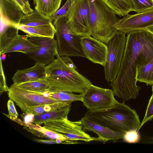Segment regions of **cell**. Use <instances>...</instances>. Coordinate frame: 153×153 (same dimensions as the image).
Here are the masks:
<instances>
[{
    "mask_svg": "<svg viewBox=\"0 0 153 153\" xmlns=\"http://www.w3.org/2000/svg\"><path fill=\"white\" fill-rule=\"evenodd\" d=\"M153 58V34L146 30L127 33L119 72L110 84L114 95L124 101L136 98L141 89L136 84L137 68L145 65Z\"/></svg>",
    "mask_w": 153,
    "mask_h": 153,
    "instance_id": "obj_1",
    "label": "cell"
},
{
    "mask_svg": "<svg viewBox=\"0 0 153 153\" xmlns=\"http://www.w3.org/2000/svg\"><path fill=\"white\" fill-rule=\"evenodd\" d=\"M45 78L50 86L48 90L51 91H63L83 94L92 84L60 56L46 65Z\"/></svg>",
    "mask_w": 153,
    "mask_h": 153,
    "instance_id": "obj_2",
    "label": "cell"
},
{
    "mask_svg": "<svg viewBox=\"0 0 153 153\" xmlns=\"http://www.w3.org/2000/svg\"><path fill=\"white\" fill-rule=\"evenodd\" d=\"M84 117L113 131L123 133L132 130L138 131L141 123L134 110L124 102L118 101L110 108L88 110Z\"/></svg>",
    "mask_w": 153,
    "mask_h": 153,
    "instance_id": "obj_3",
    "label": "cell"
},
{
    "mask_svg": "<svg viewBox=\"0 0 153 153\" xmlns=\"http://www.w3.org/2000/svg\"><path fill=\"white\" fill-rule=\"evenodd\" d=\"M88 1L91 36L105 43L118 31L115 25L120 19L102 0Z\"/></svg>",
    "mask_w": 153,
    "mask_h": 153,
    "instance_id": "obj_4",
    "label": "cell"
},
{
    "mask_svg": "<svg viewBox=\"0 0 153 153\" xmlns=\"http://www.w3.org/2000/svg\"><path fill=\"white\" fill-rule=\"evenodd\" d=\"M56 32L58 56H80L86 58L81 44L82 37L71 29L66 16L53 22Z\"/></svg>",
    "mask_w": 153,
    "mask_h": 153,
    "instance_id": "obj_5",
    "label": "cell"
},
{
    "mask_svg": "<svg viewBox=\"0 0 153 153\" xmlns=\"http://www.w3.org/2000/svg\"><path fill=\"white\" fill-rule=\"evenodd\" d=\"M126 34L117 31L105 43L107 47V53L103 66L105 78L108 82H111L114 80L119 72L126 46Z\"/></svg>",
    "mask_w": 153,
    "mask_h": 153,
    "instance_id": "obj_6",
    "label": "cell"
},
{
    "mask_svg": "<svg viewBox=\"0 0 153 153\" xmlns=\"http://www.w3.org/2000/svg\"><path fill=\"white\" fill-rule=\"evenodd\" d=\"M44 124V127L67 138L70 144L77 143L78 141L88 142L93 140L101 141L102 140L99 137H92L86 133L82 129L81 120L72 121L67 118L50 121Z\"/></svg>",
    "mask_w": 153,
    "mask_h": 153,
    "instance_id": "obj_7",
    "label": "cell"
},
{
    "mask_svg": "<svg viewBox=\"0 0 153 153\" xmlns=\"http://www.w3.org/2000/svg\"><path fill=\"white\" fill-rule=\"evenodd\" d=\"M66 17L75 33L82 37L91 36L88 0H78L73 3Z\"/></svg>",
    "mask_w": 153,
    "mask_h": 153,
    "instance_id": "obj_8",
    "label": "cell"
},
{
    "mask_svg": "<svg viewBox=\"0 0 153 153\" xmlns=\"http://www.w3.org/2000/svg\"><path fill=\"white\" fill-rule=\"evenodd\" d=\"M83 105L89 111H96L113 107L117 102L113 90L92 85L82 94Z\"/></svg>",
    "mask_w": 153,
    "mask_h": 153,
    "instance_id": "obj_9",
    "label": "cell"
},
{
    "mask_svg": "<svg viewBox=\"0 0 153 153\" xmlns=\"http://www.w3.org/2000/svg\"><path fill=\"white\" fill-rule=\"evenodd\" d=\"M8 95L10 99L25 113L28 107L60 102L45 97L42 93L23 89L13 84L9 88Z\"/></svg>",
    "mask_w": 153,
    "mask_h": 153,
    "instance_id": "obj_10",
    "label": "cell"
},
{
    "mask_svg": "<svg viewBox=\"0 0 153 153\" xmlns=\"http://www.w3.org/2000/svg\"><path fill=\"white\" fill-rule=\"evenodd\" d=\"M27 35L30 41L39 47L37 50L27 54L30 58L46 65L54 60L55 56H58L57 43L54 38Z\"/></svg>",
    "mask_w": 153,
    "mask_h": 153,
    "instance_id": "obj_11",
    "label": "cell"
},
{
    "mask_svg": "<svg viewBox=\"0 0 153 153\" xmlns=\"http://www.w3.org/2000/svg\"><path fill=\"white\" fill-rule=\"evenodd\" d=\"M153 25V9L132 15L128 14L120 19L115 25L118 31L128 33L145 30Z\"/></svg>",
    "mask_w": 153,
    "mask_h": 153,
    "instance_id": "obj_12",
    "label": "cell"
},
{
    "mask_svg": "<svg viewBox=\"0 0 153 153\" xmlns=\"http://www.w3.org/2000/svg\"><path fill=\"white\" fill-rule=\"evenodd\" d=\"M81 44L86 58L94 63L104 66L107 53L105 43L88 36L82 37Z\"/></svg>",
    "mask_w": 153,
    "mask_h": 153,
    "instance_id": "obj_13",
    "label": "cell"
},
{
    "mask_svg": "<svg viewBox=\"0 0 153 153\" xmlns=\"http://www.w3.org/2000/svg\"><path fill=\"white\" fill-rule=\"evenodd\" d=\"M82 129L85 131H92L98 135L104 142L117 141L123 138L124 134L113 131L84 117L81 119Z\"/></svg>",
    "mask_w": 153,
    "mask_h": 153,
    "instance_id": "obj_14",
    "label": "cell"
},
{
    "mask_svg": "<svg viewBox=\"0 0 153 153\" xmlns=\"http://www.w3.org/2000/svg\"><path fill=\"white\" fill-rule=\"evenodd\" d=\"M46 65L36 62L32 67L22 70H17L12 78L13 83L16 85L45 78Z\"/></svg>",
    "mask_w": 153,
    "mask_h": 153,
    "instance_id": "obj_15",
    "label": "cell"
},
{
    "mask_svg": "<svg viewBox=\"0 0 153 153\" xmlns=\"http://www.w3.org/2000/svg\"><path fill=\"white\" fill-rule=\"evenodd\" d=\"M0 18L10 24L17 26L25 15L12 0H0Z\"/></svg>",
    "mask_w": 153,
    "mask_h": 153,
    "instance_id": "obj_16",
    "label": "cell"
},
{
    "mask_svg": "<svg viewBox=\"0 0 153 153\" xmlns=\"http://www.w3.org/2000/svg\"><path fill=\"white\" fill-rule=\"evenodd\" d=\"M27 35H19L7 47L0 52V55L12 52H20L26 54L37 50L39 47L28 39Z\"/></svg>",
    "mask_w": 153,
    "mask_h": 153,
    "instance_id": "obj_17",
    "label": "cell"
},
{
    "mask_svg": "<svg viewBox=\"0 0 153 153\" xmlns=\"http://www.w3.org/2000/svg\"><path fill=\"white\" fill-rule=\"evenodd\" d=\"M71 107L70 105L53 111L34 115L31 123L40 125L50 121L67 119Z\"/></svg>",
    "mask_w": 153,
    "mask_h": 153,
    "instance_id": "obj_18",
    "label": "cell"
},
{
    "mask_svg": "<svg viewBox=\"0 0 153 153\" xmlns=\"http://www.w3.org/2000/svg\"><path fill=\"white\" fill-rule=\"evenodd\" d=\"M19 30L17 26L10 24L0 18V52L19 35Z\"/></svg>",
    "mask_w": 153,
    "mask_h": 153,
    "instance_id": "obj_19",
    "label": "cell"
},
{
    "mask_svg": "<svg viewBox=\"0 0 153 153\" xmlns=\"http://www.w3.org/2000/svg\"><path fill=\"white\" fill-rule=\"evenodd\" d=\"M24 126V128L36 136L52 140L60 139L63 141L64 143L70 144L67 138L63 136L40 125L25 123Z\"/></svg>",
    "mask_w": 153,
    "mask_h": 153,
    "instance_id": "obj_20",
    "label": "cell"
},
{
    "mask_svg": "<svg viewBox=\"0 0 153 153\" xmlns=\"http://www.w3.org/2000/svg\"><path fill=\"white\" fill-rule=\"evenodd\" d=\"M19 30L27 34L38 37L54 38L56 30L52 23L36 26H27L19 25Z\"/></svg>",
    "mask_w": 153,
    "mask_h": 153,
    "instance_id": "obj_21",
    "label": "cell"
},
{
    "mask_svg": "<svg viewBox=\"0 0 153 153\" xmlns=\"http://www.w3.org/2000/svg\"><path fill=\"white\" fill-rule=\"evenodd\" d=\"M52 23V21L49 17L46 16L34 9L32 13L24 15L19 25L36 26Z\"/></svg>",
    "mask_w": 153,
    "mask_h": 153,
    "instance_id": "obj_22",
    "label": "cell"
},
{
    "mask_svg": "<svg viewBox=\"0 0 153 153\" xmlns=\"http://www.w3.org/2000/svg\"><path fill=\"white\" fill-rule=\"evenodd\" d=\"M62 0H33L35 9L50 17L59 9Z\"/></svg>",
    "mask_w": 153,
    "mask_h": 153,
    "instance_id": "obj_23",
    "label": "cell"
},
{
    "mask_svg": "<svg viewBox=\"0 0 153 153\" xmlns=\"http://www.w3.org/2000/svg\"><path fill=\"white\" fill-rule=\"evenodd\" d=\"M102 0L120 17L127 15L132 11L133 5L130 0Z\"/></svg>",
    "mask_w": 153,
    "mask_h": 153,
    "instance_id": "obj_24",
    "label": "cell"
},
{
    "mask_svg": "<svg viewBox=\"0 0 153 153\" xmlns=\"http://www.w3.org/2000/svg\"><path fill=\"white\" fill-rule=\"evenodd\" d=\"M45 96L57 101L72 103L75 101L82 100V94H76L73 92L63 91H51L42 93Z\"/></svg>",
    "mask_w": 153,
    "mask_h": 153,
    "instance_id": "obj_25",
    "label": "cell"
},
{
    "mask_svg": "<svg viewBox=\"0 0 153 153\" xmlns=\"http://www.w3.org/2000/svg\"><path fill=\"white\" fill-rule=\"evenodd\" d=\"M71 103L59 102L49 104H45L28 107L25 113L36 115L44 113L53 111L61 108L67 105L71 104Z\"/></svg>",
    "mask_w": 153,
    "mask_h": 153,
    "instance_id": "obj_26",
    "label": "cell"
},
{
    "mask_svg": "<svg viewBox=\"0 0 153 153\" xmlns=\"http://www.w3.org/2000/svg\"><path fill=\"white\" fill-rule=\"evenodd\" d=\"M14 85L23 89L40 93L45 92L50 89L49 84L45 78Z\"/></svg>",
    "mask_w": 153,
    "mask_h": 153,
    "instance_id": "obj_27",
    "label": "cell"
},
{
    "mask_svg": "<svg viewBox=\"0 0 153 153\" xmlns=\"http://www.w3.org/2000/svg\"><path fill=\"white\" fill-rule=\"evenodd\" d=\"M136 79L147 85H153V58L144 66L137 68Z\"/></svg>",
    "mask_w": 153,
    "mask_h": 153,
    "instance_id": "obj_28",
    "label": "cell"
},
{
    "mask_svg": "<svg viewBox=\"0 0 153 153\" xmlns=\"http://www.w3.org/2000/svg\"><path fill=\"white\" fill-rule=\"evenodd\" d=\"M133 5L132 11L137 13L153 9V0H130Z\"/></svg>",
    "mask_w": 153,
    "mask_h": 153,
    "instance_id": "obj_29",
    "label": "cell"
},
{
    "mask_svg": "<svg viewBox=\"0 0 153 153\" xmlns=\"http://www.w3.org/2000/svg\"><path fill=\"white\" fill-rule=\"evenodd\" d=\"M73 3L72 0H67L60 8L49 17L52 22L55 21L61 17L66 16Z\"/></svg>",
    "mask_w": 153,
    "mask_h": 153,
    "instance_id": "obj_30",
    "label": "cell"
},
{
    "mask_svg": "<svg viewBox=\"0 0 153 153\" xmlns=\"http://www.w3.org/2000/svg\"><path fill=\"white\" fill-rule=\"evenodd\" d=\"M123 139L126 142L136 143L140 141V137L137 130H132L124 133Z\"/></svg>",
    "mask_w": 153,
    "mask_h": 153,
    "instance_id": "obj_31",
    "label": "cell"
},
{
    "mask_svg": "<svg viewBox=\"0 0 153 153\" xmlns=\"http://www.w3.org/2000/svg\"><path fill=\"white\" fill-rule=\"evenodd\" d=\"M153 118V92L149 101L145 115L141 123L139 129L145 123L151 120Z\"/></svg>",
    "mask_w": 153,
    "mask_h": 153,
    "instance_id": "obj_32",
    "label": "cell"
},
{
    "mask_svg": "<svg viewBox=\"0 0 153 153\" xmlns=\"http://www.w3.org/2000/svg\"><path fill=\"white\" fill-rule=\"evenodd\" d=\"M21 10L25 15L32 13L33 11L28 0H12Z\"/></svg>",
    "mask_w": 153,
    "mask_h": 153,
    "instance_id": "obj_33",
    "label": "cell"
},
{
    "mask_svg": "<svg viewBox=\"0 0 153 153\" xmlns=\"http://www.w3.org/2000/svg\"><path fill=\"white\" fill-rule=\"evenodd\" d=\"M9 88L7 86L6 82L4 72L1 59H0V94L4 92L8 91Z\"/></svg>",
    "mask_w": 153,
    "mask_h": 153,
    "instance_id": "obj_34",
    "label": "cell"
},
{
    "mask_svg": "<svg viewBox=\"0 0 153 153\" xmlns=\"http://www.w3.org/2000/svg\"><path fill=\"white\" fill-rule=\"evenodd\" d=\"M13 101L10 99L8 100L7 103L8 114V115H6L3 114L8 117H11L17 118L18 114L16 110Z\"/></svg>",
    "mask_w": 153,
    "mask_h": 153,
    "instance_id": "obj_35",
    "label": "cell"
},
{
    "mask_svg": "<svg viewBox=\"0 0 153 153\" xmlns=\"http://www.w3.org/2000/svg\"><path fill=\"white\" fill-rule=\"evenodd\" d=\"M33 140L39 143H43L48 144H54L57 143L56 140H45L39 139H35Z\"/></svg>",
    "mask_w": 153,
    "mask_h": 153,
    "instance_id": "obj_36",
    "label": "cell"
},
{
    "mask_svg": "<svg viewBox=\"0 0 153 153\" xmlns=\"http://www.w3.org/2000/svg\"><path fill=\"white\" fill-rule=\"evenodd\" d=\"M145 30L148 31L153 35V25L147 27Z\"/></svg>",
    "mask_w": 153,
    "mask_h": 153,
    "instance_id": "obj_37",
    "label": "cell"
},
{
    "mask_svg": "<svg viewBox=\"0 0 153 153\" xmlns=\"http://www.w3.org/2000/svg\"><path fill=\"white\" fill-rule=\"evenodd\" d=\"M78 0H72L73 3L76 1Z\"/></svg>",
    "mask_w": 153,
    "mask_h": 153,
    "instance_id": "obj_38",
    "label": "cell"
},
{
    "mask_svg": "<svg viewBox=\"0 0 153 153\" xmlns=\"http://www.w3.org/2000/svg\"><path fill=\"white\" fill-rule=\"evenodd\" d=\"M152 92H153V85L152 86Z\"/></svg>",
    "mask_w": 153,
    "mask_h": 153,
    "instance_id": "obj_39",
    "label": "cell"
}]
</instances>
